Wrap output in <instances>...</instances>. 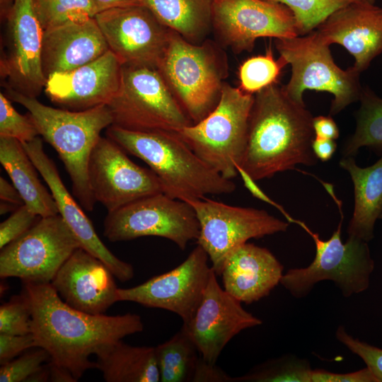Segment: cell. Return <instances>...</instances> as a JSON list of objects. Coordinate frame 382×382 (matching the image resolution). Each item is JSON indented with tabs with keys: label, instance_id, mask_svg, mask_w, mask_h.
Returning <instances> with one entry per match:
<instances>
[{
	"label": "cell",
	"instance_id": "6da1fadb",
	"mask_svg": "<svg viewBox=\"0 0 382 382\" xmlns=\"http://www.w3.org/2000/svg\"><path fill=\"white\" fill-rule=\"evenodd\" d=\"M23 282L32 308L31 333L35 347L45 349L50 361L76 381L96 369L91 354L103 346L144 330L134 313L93 315L66 303L51 283Z\"/></svg>",
	"mask_w": 382,
	"mask_h": 382
},
{
	"label": "cell",
	"instance_id": "7a4b0ae2",
	"mask_svg": "<svg viewBox=\"0 0 382 382\" xmlns=\"http://www.w3.org/2000/svg\"><path fill=\"white\" fill-rule=\"evenodd\" d=\"M311 113L278 83L254 94L241 167L255 181L270 178L297 164L313 166L317 157Z\"/></svg>",
	"mask_w": 382,
	"mask_h": 382
},
{
	"label": "cell",
	"instance_id": "3957f363",
	"mask_svg": "<svg viewBox=\"0 0 382 382\" xmlns=\"http://www.w3.org/2000/svg\"><path fill=\"white\" fill-rule=\"evenodd\" d=\"M107 137L144 161L163 193L183 201L233 192L236 184L202 161L174 132H137L110 125Z\"/></svg>",
	"mask_w": 382,
	"mask_h": 382
},
{
	"label": "cell",
	"instance_id": "277c9868",
	"mask_svg": "<svg viewBox=\"0 0 382 382\" xmlns=\"http://www.w3.org/2000/svg\"><path fill=\"white\" fill-rule=\"evenodd\" d=\"M11 101L28 111L39 134L57 151L69 175L72 191L83 209L91 212L96 202L90 186L88 164L100 133L112 124L107 105L74 111L41 103L5 86Z\"/></svg>",
	"mask_w": 382,
	"mask_h": 382
},
{
	"label": "cell",
	"instance_id": "5b68a950",
	"mask_svg": "<svg viewBox=\"0 0 382 382\" xmlns=\"http://www.w3.org/2000/svg\"><path fill=\"white\" fill-rule=\"evenodd\" d=\"M225 59L213 44L192 43L172 32L157 69L192 123L217 105L226 72Z\"/></svg>",
	"mask_w": 382,
	"mask_h": 382
},
{
	"label": "cell",
	"instance_id": "8992f818",
	"mask_svg": "<svg viewBox=\"0 0 382 382\" xmlns=\"http://www.w3.org/2000/svg\"><path fill=\"white\" fill-rule=\"evenodd\" d=\"M330 195L340 208L341 218L328 240H321L303 222L297 220L296 224L313 238L316 255L308 266L289 269L282 277L280 284L295 298L306 296L315 284L324 280L333 282L345 297L360 294L369 287L375 265L368 242L354 236H348L347 241L342 242L341 203L333 192Z\"/></svg>",
	"mask_w": 382,
	"mask_h": 382
},
{
	"label": "cell",
	"instance_id": "52a82bcc",
	"mask_svg": "<svg viewBox=\"0 0 382 382\" xmlns=\"http://www.w3.org/2000/svg\"><path fill=\"white\" fill-rule=\"evenodd\" d=\"M254 95L224 83L216 107L202 120L176 133L207 165L223 177L238 175L245 153Z\"/></svg>",
	"mask_w": 382,
	"mask_h": 382
},
{
	"label": "cell",
	"instance_id": "ba28073f",
	"mask_svg": "<svg viewBox=\"0 0 382 382\" xmlns=\"http://www.w3.org/2000/svg\"><path fill=\"white\" fill-rule=\"evenodd\" d=\"M275 47L291 65L289 82L283 86L294 100L305 103L307 90L325 91L333 96L330 114L335 115L351 103L359 100L363 88L360 74L353 66L344 70L334 62L330 45L316 30L291 38L275 40Z\"/></svg>",
	"mask_w": 382,
	"mask_h": 382
},
{
	"label": "cell",
	"instance_id": "9c48e42d",
	"mask_svg": "<svg viewBox=\"0 0 382 382\" xmlns=\"http://www.w3.org/2000/svg\"><path fill=\"white\" fill-rule=\"evenodd\" d=\"M112 125L137 132H176L192 122L159 71L123 64L120 87L107 105Z\"/></svg>",
	"mask_w": 382,
	"mask_h": 382
},
{
	"label": "cell",
	"instance_id": "30bf717a",
	"mask_svg": "<svg viewBox=\"0 0 382 382\" xmlns=\"http://www.w3.org/2000/svg\"><path fill=\"white\" fill-rule=\"evenodd\" d=\"M103 226V235L111 242L158 236L171 241L181 250L186 248L189 241H197L199 234V224L192 207L163 192L108 212Z\"/></svg>",
	"mask_w": 382,
	"mask_h": 382
},
{
	"label": "cell",
	"instance_id": "8fae6325",
	"mask_svg": "<svg viewBox=\"0 0 382 382\" xmlns=\"http://www.w3.org/2000/svg\"><path fill=\"white\" fill-rule=\"evenodd\" d=\"M199 224L197 243L208 255L212 268L221 275L226 257L251 238L285 232L289 223L263 209L226 204L207 198L185 201Z\"/></svg>",
	"mask_w": 382,
	"mask_h": 382
},
{
	"label": "cell",
	"instance_id": "7c38bea8",
	"mask_svg": "<svg viewBox=\"0 0 382 382\" xmlns=\"http://www.w3.org/2000/svg\"><path fill=\"white\" fill-rule=\"evenodd\" d=\"M81 245L59 214L41 217L0 253V277L23 282L51 283Z\"/></svg>",
	"mask_w": 382,
	"mask_h": 382
},
{
	"label": "cell",
	"instance_id": "4fadbf2b",
	"mask_svg": "<svg viewBox=\"0 0 382 382\" xmlns=\"http://www.w3.org/2000/svg\"><path fill=\"white\" fill-rule=\"evenodd\" d=\"M212 27L222 44L236 53L252 51L260 37L299 35L291 11L265 0H214Z\"/></svg>",
	"mask_w": 382,
	"mask_h": 382
},
{
	"label": "cell",
	"instance_id": "5bb4252c",
	"mask_svg": "<svg viewBox=\"0 0 382 382\" xmlns=\"http://www.w3.org/2000/svg\"><path fill=\"white\" fill-rule=\"evenodd\" d=\"M209 257L197 245L174 269L131 288H118L117 301H132L146 307L164 309L187 323L197 309L208 284L212 267Z\"/></svg>",
	"mask_w": 382,
	"mask_h": 382
},
{
	"label": "cell",
	"instance_id": "9a60e30c",
	"mask_svg": "<svg viewBox=\"0 0 382 382\" xmlns=\"http://www.w3.org/2000/svg\"><path fill=\"white\" fill-rule=\"evenodd\" d=\"M109 50L123 64L158 69L172 30L144 5L110 8L94 16Z\"/></svg>",
	"mask_w": 382,
	"mask_h": 382
},
{
	"label": "cell",
	"instance_id": "2e32d148",
	"mask_svg": "<svg viewBox=\"0 0 382 382\" xmlns=\"http://www.w3.org/2000/svg\"><path fill=\"white\" fill-rule=\"evenodd\" d=\"M125 151L108 137L93 148L88 177L96 202L112 212L140 198L163 192L161 182L151 170L134 163Z\"/></svg>",
	"mask_w": 382,
	"mask_h": 382
},
{
	"label": "cell",
	"instance_id": "e0dca14e",
	"mask_svg": "<svg viewBox=\"0 0 382 382\" xmlns=\"http://www.w3.org/2000/svg\"><path fill=\"white\" fill-rule=\"evenodd\" d=\"M6 21V52L1 59L6 86L30 97L45 88L41 63L44 29L34 0H13Z\"/></svg>",
	"mask_w": 382,
	"mask_h": 382
},
{
	"label": "cell",
	"instance_id": "ac0fdd59",
	"mask_svg": "<svg viewBox=\"0 0 382 382\" xmlns=\"http://www.w3.org/2000/svg\"><path fill=\"white\" fill-rule=\"evenodd\" d=\"M262 323L260 318L243 308L241 301L221 287L212 270L197 309L182 327L201 357L216 364L223 349L234 336Z\"/></svg>",
	"mask_w": 382,
	"mask_h": 382
},
{
	"label": "cell",
	"instance_id": "d6986e66",
	"mask_svg": "<svg viewBox=\"0 0 382 382\" xmlns=\"http://www.w3.org/2000/svg\"><path fill=\"white\" fill-rule=\"evenodd\" d=\"M22 144L48 185L59 214L75 236L81 248L103 262L120 282L132 279L134 275L133 266L116 257L100 240L83 207L64 185L54 163L45 152L42 139L37 137Z\"/></svg>",
	"mask_w": 382,
	"mask_h": 382
},
{
	"label": "cell",
	"instance_id": "ffe728a7",
	"mask_svg": "<svg viewBox=\"0 0 382 382\" xmlns=\"http://www.w3.org/2000/svg\"><path fill=\"white\" fill-rule=\"evenodd\" d=\"M122 64L110 50L73 70L50 75L45 91L50 100L74 111L108 105L117 93Z\"/></svg>",
	"mask_w": 382,
	"mask_h": 382
},
{
	"label": "cell",
	"instance_id": "44dd1931",
	"mask_svg": "<svg viewBox=\"0 0 382 382\" xmlns=\"http://www.w3.org/2000/svg\"><path fill=\"white\" fill-rule=\"evenodd\" d=\"M51 284L66 303L87 313L105 314L117 301L114 274L82 248L66 260Z\"/></svg>",
	"mask_w": 382,
	"mask_h": 382
},
{
	"label": "cell",
	"instance_id": "7402d4cb",
	"mask_svg": "<svg viewBox=\"0 0 382 382\" xmlns=\"http://www.w3.org/2000/svg\"><path fill=\"white\" fill-rule=\"evenodd\" d=\"M328 45H342L353 56L359 73L382 54V8L360 1L332 13L316 29Z\"/></svg>",
	"mask_w": 382,
	"mask_h": 382
},
{
	"label": "cell",
	"instance_id": "603a6c76",
	"mask_svg": "<svg viewBox=\"0 0 382 382\" xmlns=\"http://www.w3.org/2000/svg\"><path fill=\"white\" fill-rule=\"evenodd\" d=\"M109 50L94 17L71 21L44 30L41 63L47 78L73 70Z\"/></svg>",
	"mask_w": 382,
	"mask_h": 382
},
{
	"label": "cell",
	"instance_id": "cb8c5ba5",
	"mask_svg": "<svg viewBox=\"0 0 382 382\" xmlns=\"http://www.w3.org/2000/svg\"><path fill=\"white\" fill-rule=\"evenodd\" d=\"M283 270L268 249L247 242L226 257L221 275L226 291L250 304L268 296L280 284Z\"/></svg>",
	"mask_w": 382,
	"mask_h": 382
},
{
	"label": "cell",
	"instance_id": "d4e9b609",
	"mask_svg": "<svg viewBox=\"0 0 382 382\" xmlns=\"http://www.w3.org/2000/svg\"><path fill=\"white\" fill-rule=\"evenodd\" d=\"M340 166L354 184V207L348 236L369 242L374 238L376 221L382 219V156L366 168L357 166L353 157H343Z\"/></svg>",
	"mask_w": 382,
	"mask_h": 382
},
{
	"label": "cell",
	"instance_id": "484cf974",
	"mask_svg": "<svg viewBox=\"0 0 382 382\" xmlns=\"http://www.w3.org/2000/svg\"><path fill=\"white\" fill-rule=\"evenodd\" d=\"M0 162L24 204L40 217L59 214L51 192L41 183L37 168L18 140L0 137Z\"/></svg>",
	"mask_w": 382,
	"mask_h": 382
},
{
	"label": "cell",
	"instance_id": "4316f807",
	"mask_svg": "<svg viewBox=\"0 0 382 382\" xmlns=\"http://www.w3.org/2000/svg\"><path fill=\"white\" fill-rule=\"evenodd\" d=\"M96 369L107 382H158L155 347L132 346L122 340L102 347L96 353Z\"/></svg>",
	"mask_w": 382,
	"mask_h": 382
},
{
	"label": "cell",
	"instance_id": "83f0119b",
	"mask_svg": "<svg viewBox=\"0 0 382 382\" xmlns=\"http://www.w3.org/2000/svg\"><path fill=\"white\" fill-rule=\"evenodd\" d=\"M214 0H142L165 26L186 40L200 44L212 27Z\"/></svg>",
	"mask_w": 382,
	"mask_h": 382
},
{
	"label": "cell",
	"instance_id": "f1b7e54d",
	"mask_svg": "<svg viewBox=\"0 0 382 382\" xmlns=\"http://www.w3.org/2000/svg\"><path fill=\"white\" fill-rule=\"evenodd\" d=\"M154 347L160 381L192 382L199 352L183 327L170 339Z\"/></svg>",
	"mask_w": 382,
	"mask_h": 382
},
{
	"label": "cell",
	"instance_id": "f546056e",
	"mask_svg": "<svg viewBox=\"0 0 382 382\" xmlns=\"http://www.w3.org/2000/svg\"><path fill=\"white\" fill-rule=\"evenodd\" d=\"M359 101L355 132L343 145V157H354L364 146L382 151V98L366 87Z\"/></svg>",
	"mask_w": 382,
	"mask_h": 382
},
{
	"label": "cell",
	"instance_id": "4dcf8cb0",
	"mask_svg": "<svg viewBox=\"0 0 382 382\" xmlns=\"http://www.w3.org/2000/svg\"><path fill=\"white\" fill-rule=\"evenodd\" d=\"M311 371L307 359L286 354L257 365L233 382H311Z\"/></svg>",
	"mask_w": 382,
	"mask_h": 382
},
{
	"label": "cell",
	"instance_id": "1f68e13d",
	"mask_svg": "<svg viewBox=\"0 0 382 382\" xmlns=\"http://www.w3.org/2000/svg\"><path fill=\"white\" fill-rule=\"evenodd\" d=\"M286 60L282 56L275 59L272 47L265 54L251 57L239 66V88L245 93L254 95L265 88L278 83Z\"/></svg>",
	"mask_w": 382,
	"mask_h": 382
},
{
	"label": "cell",
	"instance_id": "d6a6232c",
	"mask_svg": "<svg viewBox=\"0 0 382 382\" xmlns=\"http://www.w3.org/2000/svg\"><path fill=\"white\" fill-rule=\"evenodd\" d=\"M282 4L292 12L299 35L316 29L332 13L354 2L364 0H265Z\"/></svg>",
	"mask_w": 382,
	"mask_h": 382
},
{
	"label": "cell",
	"instance_id": "836d02e7",
	"mask_svg": "<svg viewBox=\"0 0 382 382\" xmlns=\"http://www.w3.org/2000/svg\"><path fill=\"white\" fill-rule=\"evenodd\" d=\"M44 30L68 21L94 17L98 11L91 0H34Z\"/></svg>",
	"mask_w": 382,
	"mask_h": 382
},
{
	"label": "cell",
	"instance_id": "e575fe53",
	"mask_svg": "<svg viewBox=\"0 0 382 382\" xmlns=\"http://www.w3.org/2000/svg\"><path fill=\"white\" fill-rule=\"evenodd\" d=\"M32 308L30 299L23 289L0 306V333L27 335L31 333Z\"/></svg>",
	"mask_w": 382,
	"mask_h": 382
},
{
	"label": "cell",
	"instance_id": "d590c367",
	"mask_svg": "<svg viewBox=\"0 0 382 382\" xmlns=\"http://www.w3.org/2000/svg\"><path fill=\"white\" fill-rule=\"evenodd\" d=\"M38 130L28 115H23L13 107L11 100L0 93V137H11L21 143L38 137Z\"/></svg>",
	"mask_w": 382,
	"mask_h": 382
},
{
	"label": "cell",
	"instance_id": "8d00e7d4",
	"mask_svg": "<svg viewBox=\"0 0 382 382\" xmlns=\"http://www.w3.org/2000/svg\"><path fill=\"white\" fill-rule=\"evenodd\" d=\"M32 349L1 365V382L27 381L31 376L42 368L44 362L50 360V354L45 349L41 347H37L35 350Z\"/></svg>",
	"mask_w": 382,
	"mask_h": 382
},
{
	"label": "cell",
	"instance_id": "74e56055",
	"mask_svg": "<svg viewBox=\"0 0 382 382\" xmlns=\"http://www.w3.org/2000/svg\"><path fill=\"white\" fill-rule=\"evenodd\" d=\"M336 339L351 352L359 357L371 369L378 382H382V349L354 337L344 326L335 332Z\"/></svg>",
	"mask_w": 382,
	"mask_h": 382
},
{
	"label": "cell",
	"instance_id": "f35d334b",
	"mask_svg": "<svg viewBox=\"0 0 382 382\" xmlns=\"http://www.w3.org/2000/svg\"><path fill=\"white\" fill-rule=\"evenodd\" d=\"M40 218L25 204L18 207L0 224V248L24 234Z\"/></svg>",
	"mask_w": 382,
	"mask_h": 382
},
{
	"label": "cell",
	"instance_id": "ab89813d",
	"mask_svg": "<svg viewBox=\"0 0 382 382\" xmlns=\"http://www.w3.org/2000/svg\"><path fill=\"white\" fill-rule=\"evenodd\" d=\"M35 347L32 333L27 335H8L0 333V364H6L23 352Z\"/></svg>",
	"mask_w": 382,
	"mask_h": 382
},
{
	"label": "cell",
	"instance_id": "60d3db41",
	"mask_svg": "<svg viewBox=\"0 0 382 382\" xmlns=\"http://www.w3.org/2000/svg\"><path fill=\"white\" fill-rule=\"evenodd\" d=\"M311 382H378L369 368L348 373H335L323 369H312Z\"/></svg>",
	"mask_w": 382,
	"mask_h": 382
},
{
	"label": "cell",
	"instance_id": "b9f144b4",
	"mask_svg": "<svg viewBox=\"0 0 382 382\" xmlns=\"http://www.w3.org/2000/svg\"><path fill=\"white\" fill-rule=\"evenodd\" d=\"M233 378L216 364L209 363L199 357L192 382H233Z\"/></svg>",
	"mask_w": 382,
	"mask_h": 382
},
{
	"label": "cell",
	"instance_id": "7bdbcfd3",
	"mask_svg": "<svg viewBox=\"0 0 382 382\" xmlns=\"http://www.w3.org/2000/svg\"><path fill=\"white\" fill-rule=\"evenodd\" d=\"M238 175L241 177L244 186L256 198L274 207L280 211L289 223H296V220L291 218L284 209L268 197L256 184L255 180L241 167H236Z\"/></svg>",
	"mask_w": 382,
	"mask_h": 382
},
{
	"label": "cell",
	"instance_id": "ee69618b",
	"mask_svg": "<svg viewBox=\"0 0 382 382\" xmlns=\"http://www.w3.org/2000/svg\"><path fill=\"white\" fill-rule=\"evenodd\" d=\"M315 137L337 139L340 136L339 128L330 116L319 115L313 119Z\"/></svg>",
	"mask_w": 382,
	"mask_h": 382
},
{
	"label": "cell",
	"instance_id": "f6af8a7d",
	"mask_svg": "<svg viewBox=\"0 0 382 382\" xmlns=\"http://www.w3.org/2000/svg\"><path fill=\"white\" fill-rule=\"evenodd\" d=\"M337 144L333 139L315 137L312 143V149L317 158L322 161L330 160L334 154Z\"/></svg>",
	"mask_w": 382,
	"mask_h": 382
},
{
	"label": "cell",
	"instance_id": "bcb514c9",
	"mask_svg": "<svg viewBox=\"0 0 382 382\" xmlns=\"http://www.w3.org/2000/svg\"><path fill=\"white\" fill-rule=\"evenodd\" d=\"M0 199L18 206L24 204L23 200L16 187L13 183H9L1 176L0 177Z\"/></svg>",
	"mask_w": 382,
	"mask_h": 382
},
{
	"label": "cell",
	"instance_id": "7dc6e473",
	"mask_svg": "<svg viewBox=\"0 0 382 382\" xmlns=\"http://www.w3.org/2000/svg\"><path fill=\"white\" fill-rule=\"evenodd\" d=\"M98 13L113 8L144 5L142 0H91Z\"/></svg>",
	"mask_w": 382,
	"mask_h": 382
},
{
	"label": "cell",
	"instance_id": "c3c4849f",
	"mask_svg": "<svg viewBox=\"0 0 382 382\" xmlns=\"http://www.w3.org/2000/svg\"><path fill=\"white\" fill-rule=\"evenodd\" d=\"M18 207L14 204L1 200L0 202V214H5L8 212H14Z\"/></svg>",
	"mask_w": 382,
	"mask_h": 382
},
{
	"label": "cell",
	"instance_id": "681fc988",
	"mask_svg": "<svg viewBox=\"0 0 382 382\" xmlns=\"http://www.w3.org/2000/svg\"><path fill=\"white\" fill-rule=\"evenodd\" d=\"M364 1L369 2V3H372V4L375 3V0H364Z\"/></svg>",
	"mask_w": 382,
	"mask_h": 382
}]
</instances>
